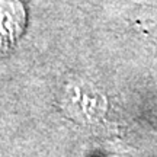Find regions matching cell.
I'll use <instances>...</instances> for the list:
<instances>
[{"mask_svg":"<svg viewBox=\"0 0 157 157\" xmlns=\"http://www.w3.org/2000/svg\"><path fill=\"white\" fill-rule=\"evenodd\" d=\"M25 7L19 0H0V50H9L23 32Z\"/></svg>","mask_w":157,"mask_h":157,"instance_id":"obj_1","label":"cell"}]
</instances>
